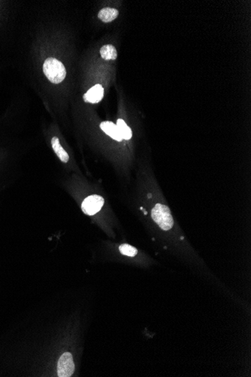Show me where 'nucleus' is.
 Instances as JSON below:
<instances>
[{
    "mask_svg": "<svg viewBox=\"0 0 251 377\" xmlns=\"http://www.w3.org/2000/svg\"><path fill=\"white\" fill-rule=\"evenodd\" d=\"M43 72L48 79L54 84H60L66 76L64 65L54 57H50L45 60Z\"/></svg>",
    "mask_w": 251,
    "mask_h": 377,
    "instance_id": "obj_1",
    "label": "nucleus"
},
{
    "mask_svg": "<svg viewBox=\"0 0 251 377\" xmlns=\"http://www.w3.org/2000/svg\"><path fill=\"white\" fill-rule=\"evenodd\" d=\"M151 217L162 230H169L173 227V218L167 205L161 203L156 204L152 209Z\"/></svg>",
    "mask_w": 251,
    "mask_h": 377,
    "instance_id": "obj_2",
    "label": "nucleus"
},
{
    "mask_svg": "<svg viewBox=\"0 0 251 377\" xmlns=\"http://www.w3.org/2000/svg\"><path fill=\"white\" fill-rule=\"evenodd\" d=\"M104 199L99 195H91L83 201L81 208L86 215H94L101 210L104 205Z\"/></svg>",
    "mask_w": 251,
    "mask_h": 377,
    "instance_id": "obj_3",
    "label": "nucleus"
},
{
    "mask_svg": "<svg viewBox=\"0 0 251 377\" xmlns=\"http://www.w3.org/2000/svg\"><path fill=\"white\" fill-rule=\"evenodd\" d=\"M75 371V364L71 353H65L59 359L57 365V374L60 377H69Z\"/></svg>",
    "mask_w": 251,
    "mask_h": 377,
    "instance_id": "obj_4",
    "label": "nucleus"
},
{
    "mask_svg": "<svg viewBox=\"0 0 251 377\" xmlns=\"http://www.w3.org/2000/svg\"><path fill=\"white\" fill-rule=\"evenodd\" d=\"M104 88L101 85H96L91 88L84 96L85 101L91 103H97L103 100Z\"/></svg>",
    "mask_w": 251,
    "mask_h": 377,
    "instance_id": "obj_5",
    "label": "nucleus"
},
{
    "mask_svg": "<svg viewBox=\"0 0 251 377\" xmlns=\"http://www.w3.org/2000/svg\"><path fill=\"white\" fill-rule=\"evenodd\" d=\"M100 128L103 130V131H104L109 137H112L113 140L118 142L122 141V137H121L116 124L111 122V121H104L100 124Z\"/></svg>",
    "mask_w": 251,
    "mask_h": 377,
    "instance_id": "obj_6",
    "label": "nucleus"
},
{
    "mask_svg": "<svg viewBox=\"0 0 251 377\" xmlns=\"http://www.w3.org/2000/svg\"><path fill=\"white\" fill-rule=\"evenodd\" d=\"M51 146H52L53 149H54L56 155L60 158L62 162L67 163L69 161V155L64 150V149L62 147L60 143V140H59L57 137H53L52 140H51Z\"/></svg>",
    "mask_w": 251,
    "mask_h": 377,
    "instance_id": "obj_7",
    "label": "nucleus"
},
{
    "mask_svg": "<svg viewBox=\"0 0 251 377\" xmlns=\"http://www.w3.org/2000/svg\"><path fill=\"white\" fill-rule=\"evenodd\" d=\"M119 11L115 8H105L99 12L98 17L105 23L113 21L118 17Z\"/></svg>",
    "mask_w": 251,
    "mask_h": 377,
    "instance_id": "obj_8",
    "label": "nucleus"
},
{
    "mask_svg": "<svg viewBox=\"0 0 251 377\" xmlns=\"http://www.w3.org/2000/svg\"><path fill=\"white\" fill-rule=\"evenodd\" d=\"M117 127L119 130L120 134L121 137L124 140H129L132 138V131L129 128V126L126 124L125 121L123 119H118L117 121Z\"/></svg>",
    "mask_w": 251,
    "mask_h": 377,
    "instance_id": "obj_9",
    "label": "nucleus"
},
{
    "mask_svg": "<svg viewBox=\"0 0 251 377\" xmlns=\"http://www.w3.org/2000/svg\"><path fill=\"white\" fill-rule=\"evenodd\" d=\"M100 54L104 60H115L118 57L116 48L112 45H104L100 50Z\"/></svg>",
    "mask_w": 251,
    "mask_h": 377,
    "instance_id": "obj_10",
    "label": "nucleus"
},
{
    "mask_svg": "<svg viewBox=\"0 0 251 377\" xmlns=\"http://www.w3.org/2000/svg\"><path fill=\"white\" fill-rule=\"evenodd\" d=\"M119 249L121 254L126 256L134 257L138 254V250L128 244H123L120 246Z\"/></svg>",
    "mask_w": 251,
    "mask_h": 377,
    "instance_id": "obj_11",
    "label": "nucleus"
}]
</instances>
